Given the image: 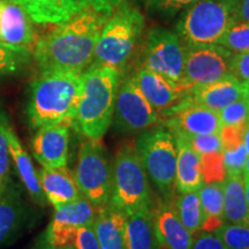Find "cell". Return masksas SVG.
<instances>
[{
	"mask_svg": "<svg viewBox=\"0 0 249 249\" xmlns=\"http://www.w3.org/2000/svg\"><path fill=\"white\" fill-rule=\"evenodd\" d=\"M110 17L89 9L40 37L33 49L40 74H82L92 64L99 36Z\"/></svg>",
	"mask_w": 249,
	"mask_h": 249,
	"instance_id": "1",
	"label": "cell"
},
{
	"mask_svg": "<svg viewBox=\"0 0 249 249\" xmlns=\"http://www.w3.org/2000/svg\"><path fill=\"white\" fill-rule=\"evenodd\" d=\"M121 73L90 65L82 73V91L73 124L87 140L101 141L112 124Z\"/></svg>",
	"mask_w": 249,
	"mask_h": 249,
	"instance_id": "2",
	"label": "cell"
},
{
	"mask_svg": "<svg viewBox=\"0 0 249 249\" xmlns=\"http://www.w3.org/2000/svg\"><path fill=\"white\" fill-rule=\"evenodd\" d=\"M82 91V74L42 73L30 86L27 117L39 129L65 121L73 123Z\"/></svg>",
	"mask_w": 249,
	"mask_h": 249,
	"instance_id": "3",
	"label": "cell"
},
{
	"mask_svg": "<svg viewBox=\"0 0 249 249\" xmlns=\"http://www.w3.org/2000/svg\"><path fill=\"white\" fill-rule=\"evenodd\" d=\"M143 28L144 18L138 9L120 5L103 28L91 65L116 68L121 73L132 58Z\"/></svg>",
	"mask_w": 249,
	"mask_h": 249,
	"instance_id": "4",
	"label": "cell"
},
{
	"mask_svg": "<svg viewBox=\"0 0 249 249\" xmlns=\"http://www.w3.org/2000/svg\"><path fill=\"white\" fill-rule=\"evenodd\" d=\"M240 0H201L183 12L177 33L186 46L218 44L236 21Z\"/></svg>",
	"mask_w": 249,
	"mask_h": 249,
	"instance_id": "5",
	"label": "cell"
},
{
	"mask_svg": "<svg viewBox=\"0 0 249 249\" xmlns=\"http://www.w3.org/2000/svg\"><path fill=\"white\" fill-rule=\"evenodd\" d=\"M108 203L129 216L151 204V188L135 145L126 144L117 152L112 164V192Z\"/></svg>",
	"mask_w": 249,
	"mask_h": 249,
	"instance_id": "6",
	"label": "cell"
},
{
	"mask_svg": "<svg viewBox=\"0 0 249 249\" xmlns=\"http://www.w3.org/2000/svg\"><path fill=\"white\" fill-rule=\"evenodd\" d=\"M145 172L164 196H172L176 189L177 145L172 133L156 127L141 133L135 142Z\"/></svg>",
	"mask_w": 249,
	"mask_h": 249,
	"instance_id": "7",
	"label": "cell"
},
{
	"mask_svg": "<svg viewBox=\"0 0 249 249\" xmlns=\"http://www.w3.org/2000/svg\"><path fill=\"white\" fill-rule=\"evenodd\" d=\"M74 177L81 194L96 208L108 203L112 192V165L101 141L88 140L82 143Z\"/></svg>",
	"mask_w": 249,
	"mask_h": 249,
	"instance_id": "8",
	"label": "cell"
},
{
	"mask_svg": "<svg viewBox=\"0 0 249 249\" xmlns=\"http://www.w3.org/2000/svg\"><path fill=\"white\" fill-rule=\"evenodd\" d=\"M186 49L185 42L178 33L163 27L152 28L149 30L143 45L141 68L160 74L180 87L183 75Z\"/></svg>",
	"mask_w": 249,
	"mask_h": 249,
	"instance_id": "9",
	"label": "cell"
},
{
	"mask_svg": "<svg viewBox=\"0 0 249 249\" xmlns=\"http://www.w3.org/2000/svg\"><path fill=\"white\" fill-rule=\"evenodd\" d=\"M233 54L219 44L187 46L181 89L188 93L192 89L210 85L231 74Z\"/></svg>",
	"mask_w": 249,
	"mask_h": 249,
	"instance_id": "10",
	"label": "cell"
},
{
	"mask_svg": "<svg viewBox=\"0 0 249 249\" xmlns=\"http://www.w3.org/2000/svg\"><path fill=\"white\" fill-rule=\"evenodd\" d=\"M157 111L143 96L129 77L119 86L112 123L121 133H139L151 128L157 123Z\"/></svg>",
	"mask_w": 249,
	"mask_h": 249,
	"instance_id": "11",
	"label": "cell"
},
{
	"mask_svg": "<svg viewBox=\"0 0 249 249\" xmlns=\"http://www.w3.org/2000/svg\"><path fill=\"white\" fill-rule=\"evenodd\" d=\"M38 24H62L82 12L112 15L118 8L111 0H15Z\"/></svg>",
	"mask_w": 249,
	"mask_h": 249,
	"instance_id": "12",
	"label": "cell"
},
{
	"mask_svg": "<svg viewBox=\"0 0 249 249\" xmlns=\"http://www.w3.org/2000/svg\"><path fill=\"white\" fill-rule=\"evenodd\" d=\"M96 211L97 208L85 196L55 209L53 218L46 230L45 242L52 246L73 245L77 230L92 224Z\"/></svg>",
	"mask_w": 249,
	"mask_h": 249,
	"instance_id": "13",
	"label": "cell"
},
{
	"mask_svg": "<svg viewBox=\"0 0 249 249\" xmlns=\"http://www.w3.org/2000/svg\"><path fill=\"white\" fill-rule=\"evenodd\" d=\"M165 126L173 135L193 136L219 134L222 129L218 112L193 103L189 97L166 113Z\"/></svg>",
	"mask_w": 249,
	"mask_h": 249,
	"instance_id": "14",
	"label": "cell"
},
{
	"mask_svg": "<svg viewBox=\"0 0 249 249\" xmlns=\"http://www.w3.org/2000/svg\"><path fill=\"white\" fill-rule=\"evenodd\" d=\"M71 121H65L37 129L33 139V154L43 167H66L70 155V127Z\"/></svg>",
	"mask_w": 249,
	"mask_h": 249,
	"instance_id": "15",
	"label": "cell"
},
{
	"mask_svg": "<svg viewBox=\"0 0 249 249\" xmlns=\"http://www.w3.org/2000/svg\"><path fill=\"white\" fill-rule=\"evenodd\" d=\"M132 77L151 107L157 112H165L164 114L188 97V93L182 91L178 85L145 68H139Z\"/></svg>",
	"mask_w": 249,
	"mask_h": 249,
	"instance_id": "16",
	"label": "cell"
},
{
	"mask_svg": "<svg viewBox=\"0 0 249 249\" xmlns=\"http://www.w3.org/2000/svg\"><path fill=\"white\" fill-rule=\"evenodd\" d=\"M155 214V231L160 249H191L194 235L182 225L174 203L161 201Z\"/></svg>",
	"mask_w": 249,
	"mask_h": 249,
	"instance_id": "17",
	"label": "cell"
},
{
	"mask_svg": "<svg viewBox=\"0 0 249 249\" xmlns=\"http://www.w3.org/2000/svg\"><path fill=\"white\" fill-rule=\"evenodd\" d=\"M34 21L15 0H2L0 18V40L7 44L29 49L35 44Z\"/></svg>",
	"mask_w": 249,
	"mask_h": 249,
	"instance_id": "18",
	"label": "cell"
},
{
	"mask_svg": "<svg viewBox=\"0 0 249 249\" xmlns=\"http://www.w3.org/2000/svg\"><path fill=\"white\" fill-rule=\"evenodd\" d=\"M188 97L193 103L219 112L229 104L244 97V82L229 74L210 85L192 89Z\"/></svg>",
	"mask_w": 249,
	"mask_h": 249,
	"instance_id": "19",
	"label": "cell"
},
{
	"mask_svg": "<svg viewBox=\"0 0 249 249\" xmlns=\"http://www.w3.org/2000/svg\"><path fill=\"white\" fill-rule=\"evenodd\" d=\"M37 176L46 201L55 209L79 200L83 196L77 187L75 177L67 167H43L37 172Z\"/></svg>",
	"mask_w": 249,
	"mask_h": 249,
	"instance_id": "20",
	"label": "cell"
},
{
	"mask_svg": "<svg viewBox=\"0 0 249 249\" xmlns=\"http://www.w3.org/2000/svg\"><path fill=\"white\" fill-rule=\"evenodd\" d=\"M127 217L111 203L97 208L92 225L101 249H126Z\"/></svg>",
	"mask_w": 249,
	"mask_h": 249,
	"instance_id": "21",
	"label": "cell"
},
{
	"mask_svg": "<svg viewBox=\"0 0 249 249\" xmlns=\"http://www.w3.org/2000/svg\"><path fill=\"white\" fill-rule=\"evenodd\" d=\"M173 138L177 145V191L179 193L200 191L201 187L204 185L201 157L187 140L177 135H173Z\"/></svg>",
	"mask_w": 249,
	"mask_h": 249,
	"instance_id": "22",
	"label": "cell"
},
{
	"mask_svg": "<svg viewBox=\"0 0 249 249\" xmlns=\"http://www.w3.org/2000/svg\"><path fill=\"white\" fill-rule=\"evenodd\" d=\"M150 205H144L127 217L126 249H160Z\"/></svg>",
	"mask_w": 249,
	"mask_h": 249,
	"instance_id": "23",
	"label": "cell"
},
{
	"mask_svg": "<svg viewBox=\"0 0 249 249\" xmlns=\"http://www.w3.org/2000/svg\"><path fill=\"white\" fill-rule=\"evenodd\" d=\"M6 134H7L11 157L14 161L21 181L23 182L27 191L30 193L31 197H33L37 203L44 204L46 202V197L44 193L42 191V187L39 185L38 176H37V172L35 167H34L33 161H31L27 151L24 150L22 143L18 140V135L15 134L13 128L9 126V124H7V127H6Z\"/></svg>",
	"mask_w": 249,
	"mask_h": 249,
	"instance_id": "24",
	"label": "cell"
},
{
	"mask_svg": "<svg viewBox=\"0 0 249 249\" xmlns=\"http://www.w3.org/2000/svg\"><path fill=\"white\" fill-rule=\"evenodd\" d=\"M225 223L249 227V204L246 196L244 174L226 176L223 181Z\"/></svg>",
	"mask_w": 249,
	"mask_h": 249,
	"instance_id": "25",
	"label": "cell"
},
{
	"mask_svg": "<svg viewBox=\"0 0 249 249\" xmlns=\"http://www.w3.org/2000/svg\"><path fill=\"white\" fill-rule=\"evenodd\" d=\"M198 195L203 216L201 231L213 233L214 230L225 223L223 182L204 183L198 191Z\"/></svg>",
	"mask_w": 249,
	"mask_h": 249,
	"instance_id": "26",
	"label": "cell"
},
{
	"mask_svg": "<svg viewBox=\"0 0 249 249\" xmlns=\"http://www.w3.org/2000/svg\"><path fill=\"white\" fill-rule=\"evenodd\" d=\"M173 203L182 225L188 230V232L193 235L201 232L203 216L198 191L180 193Z\"/></svg>",
	"mask_w": 249,
	"mask_h": 249,
	"instance_id": "27",
	"label": "cell"
},
{
	"mask_svg": "<svg viewBox=\"0 0 249 249\" xmlns=\"http://www.w3.org/2000/svg\"><path fill=\"white\" fill-rule=\"evenodd\" d=\"M20 222V202L8 187L0 193V245L11 238Z\"/></svg>",
	"mask_w": 249,
	"mask_h": 249,
	"instance_id": "28",
	"label": "cell"
},
{
	"mask_svg": "<svg viewBox=\"0 0 249 249\" xmlns=\"http://www.w3.org/2000/svg\"><path fill=\"white\" fill-rule=\"evenodd\" d=\"M29 49L14 46L0 40V75L15 73L29 62Z\"/></svg>",
	"mask_w": 249,
	"mask_h": 249,
	"instance_id": "29",
	"label": "cell"
},
{
	"mask_svg": "<svg viewBox=\"0 0 249 249\" xmlns=\"http://www.w3.org/2000/svg\"><path fill=\"white\" fill-rule=\"evenodd\" d=\"M218 44L233 53L249 51V22L235 21L219 39Z\"/></svg>",
	"mask_w": 249,
	"mask_h": 249,
	"instance_id": "30",
	"label": "cell"
},
{
	"mask_svg": "<svg viewBox=\"0 0 249 249\" xmlns=\"http://www.w3.org/2000/svg\"><path fill=\"white\" fill-rule=\"evenodd\" d=\"M213 234L229 249H249V227L224 223Z\"/></svg>",
	"mask_w": 249,
	"mask_h": 249,
	"instance_id": "31",
	"label": "cell"
},
{
	"mask_svg": "<svg viewBox=\"0 0 249 249\" xmlns=\"http://www.w3.org/2000/svg\"><path fill=\"white\" fill-rule=\"evenodd\" d=\"M222 127H244L249 121V112L244 97L231 103L219 112Z\"/></svg>",
	"mask_w": 249,
	"mask_h": 249,
	"instance_id": "32",
	"label": "cell"
},
{
	"mask_svg": "<svg viewBox=\"0 0 249 249\" xmlns=\"http://www.w3.org/2000/svg\"><path fill=\"white\" fill-rule=\"evenodd\" d=\"M247 152L244 147V143L223 148V163L225 167L226 176H236L244 174Z\"/></svg>",
	"mask_w": 249,
	"mask_h": 249,
	"instance_id": "33",
	"label": "cell"
},
{
	"mask_svg": "<svg viewBox=\"0 0 249 249\" xmlns=\"http://www.w3.org/2000/svg\"><path fill=\"white\" fill-rule=\"evenodd\" d=\"M198 1L201 0H147V9L158 17H172Z\"/></svg>",
	"mask_w": 249,
	"mask_h": 249,
	"instance_id": "34",
	"label": "cell"
},
{
	"mask_svg": "<svg viewBox=\"0 0 249 249\" xmlns=\"http://www.w3.org/2000/svg\"><path fill=\"white\" fill-rule=\"evenodd\" d=\"M8 121L2 113H0V193L7 187L8 172H9V144L6 127Z\"/></svg>",
	"mask_w": 249,
	"mask_h": 249,
	"instance_id": "35",
	"label": "cell"
},
{
	"mask_svg": "<svg viewBox=\"0 0 249 249\" xmlns=\"http://www.w3.org/2000/svg\"><path fill=\"white\" fill-rule=\"evenodd\" d=\"M179 136V135H177ZM188 141L192 148L197 152L198 156H204L214 152H222L223 144L219 134H207V135L181 136Z\"/></svg>",
	"mask_w": 249,
	"mask_h": 249,
	"instance_id": "36",
	"label": "cell"
},
{
	"mask_svg": "<svg viewBox=\"0 0 249 249\" xmlns=\"http://www.w3.org/2000/svg\"><path fill=\"white\" fill-rule=\"evenodd\" d=\"M73 246L75 249H101L92 224L77 230Z\"/></svg>",
	"mask_w": 249,
	"mask_h": 249,
	"instance_id": "37",
	"label": "cell"
},
{
	"mask_svg": "<svg viewBox=\"0 0 249 249\" xmlns=\"http://www.w3.org/2000/svg\"><path fill=\"white\" fill-rule=\"evenodd\" d=\"M230 71L242 82L249 81V51L233 54Z\"/></svg>",
	"mask_w": 249,
	"mask_h": 249,
	"instance_id": "38",
	"label": "cell"
},
{
	"mask_svg": "<svg viewBox=\"0 0 249 249\" xmlns=\"http://www.w3.org/2000/svg\"><path fill=\"white\" fill-rule=\"evenodd\" d=\"M191 249H229L213 233L198 232L194 236Z\"/></svg>",
	"mask_w": 249,
	"mask_h": 249,
	"instance_id": "39",
	"label": "cell"
},
{
	"mask_svg": "<svg viewBox=\"0 0 249 249\" xmlns=\"http://www.w3.org/2000/svg\"><path fill=\"white\" fill-rule=\"evenodd\" d=\"M236 21L249 22V0H240L238 11H236Z\"/></svg>",
	"mask_w": 249,
	"mask_h": 249,
	"instance_id": "40",
	"label": "cell"
},
{
	"mask_svg": "<svg viewBox=\"0 0 249 249\" xmlns=\"http://www.w3.org/2000/svg\"><path fill=\"white\" fill-rule=\"evenodd\" d=\"M242 143H244L246 152H247V155L249 156V121L248 124H246L244 134H242Z\"/></svg>",
	"mask_w": 249,
	"mask_h": 249,
	"instance_id": "41",
	"label": "cell"
},
{
	"mask_svg": "<svg viewBox=\"0 0 249 249\" xmlns=\"http://www.w3.org/2000/svg\"><path fill=\"white\" fill-rule=\"evenodd\" d=\"M37 249H75L74 248L73 245H70V246H52V245H49L44 242L42 246H39Z\"/></svg>",
	"mask_w": 249,
	"mask_h": 249,
	"instance_id": "42",
	"label": "cell"
},
{
	"mask_svg": "<svg viewBox=\"0 0 249 249\" xmlns=\"http://www.w3.org/2000/svg\"><path fill=\"white\" fill-rule=\"evenodd\" d=\"M244 99L246 104H247L248 112H249V81L244 82Z\"/></svg>",
	"mask_w": 249,
	"mask_h": 249,
	"instance_id": "43",
	"label": "cell"
},
{
	"mask_svg": "<svg viewBox=\"0 0 249 249\" xmlns=\"http://www.w3.org/2000/svg\"><path fill=\"white\" fill-rule=\"evenodd\" d=\"M244 180H245V188H246V196H247V201L249 204V177L244 176Z\"/></svg>",
	"mask_w": 249,
	"mask_h": 249,
	"instance_id": "44",
	"label": "cell"
},
{
	"mask_svg": "<svg viewBox=\"0 0 249 249\" xmlns=\"http://www.w3.org/2000/svg\"><path fill=\"white\" fill-rule=\"evenodd\" d=\"M244 176H246V177H249V156L247 157V160H246V164H245Z\"/></svg>",
	"mask_w": 249,
	"mask_h": 249,
	"instance_id": "45",
	"label": "cell"
},
{
	"mask_svg": "<svg viewBox=\"0 0 249 249\" xmlns=\"http://www.w3.org/2000/svg\"><path fill=\"white\" fill-rule=\"evenodd\" d=\"M112 2H113L114 5L117 6V7H119L120 5H123V2H124V0H111Z\"/></svg>",
	"mask_w": 249,
	"mask_h": 249,
	"instance_id": "46",
	"label": "cell"
},
{
	"mask_svg": "<svg viewBox=\"0 0 249 249\" xmlns=\"http://www.w3.org/2000/svg\"><path fill=\"white\" fill-rule=\"evenodd\" d=\"M1 9H2V0H0V18H1Z\"/></svg>",
	"mask_w": 249,
	"mask_h": 249,
	"instance_id": "47",
	"label": "cell"
}]
</instances>
